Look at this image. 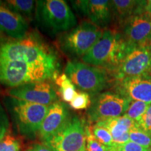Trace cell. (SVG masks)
<instances>
[{
    "label": "cell",
    "mask_w": 151,
    "mask_h": 151,
    "mask_svg": "<svg viewBox=\"0 0 151 151\" xmlns=\"http://www.w3.org/2000/svg\"><path fill=\"white\" fill-rule=\"evenodd\" d=\"M106 151H118V150H117L116 146H113V147H110V148H108Z\"/></svg>",
    "instance_id": "32"
},
{
    "label": "cell",
    "mask_w": 151,
    "mask_h": 151,
    "mask_svg": "<svg viewBox=\"0 0 151 151\" xmlns=\"http://www.w3.org/2000/svg\"><path fill=\"white\" fill-rule=\"evenodd\" d=\"M91 98L90 94L85 92H78L75 94L73 99L69 103L71 109L75 110L87 109L91 105Z\"/></svg>",
    "instance_id": "24"
},
{
    "label": "cell",
    "mask_w": 151,
    "mask_h": 151,
    "mask_svg": "<svg viewBox=\"0 0 151 151\" xmlns=\"http://www.w3.org/2000/svg\"><path fill=\"white\" fill-rule=\"evenodd\" d=\"M7 94L9 97L44 106H50L58 101L56 90L49 80L10 88L7 90Z\"/></svg>",
    "instance_id": "11"
},
{
    "label": "cell",
    "mask_w": 151,
    "mask_h": 151,
    "mask_svg": "<svg viewBox=\"0 0 151 151\" xmlns=\"http://www.w3.org/2000/svg\"><path fill=\"white\" fill-rule=\"evenodd\" d=\"M71 117L69 108L62 101H57L49 106L48 113L39 131L43 143H46L57 134Z\"/></svg>",
    "instance_id": "14"
},
{
    "label": "cell",
    "mask_w": 151,
    "mask_h": 151,
    "mask_svg": "<svg viewBox=\"0 0 151 151\" xmlns=\"http://www.w3.org/2000/svg\"><path fill=\"white\" fill-rule=\"evenodd\" d=\"M9 117L2 104L0 103V141L9 132Z\"/></svg>",
    "instance_id": "27"
},
{
    "label": "cell",
    "mask_w": 151,
    "mask_h": 151,
    "mask_svg": "<svg viewBox=\"0 0 151 151\" xmlns=\"http://www.w3.org/2000/svg\"><path fill=\"white\" fill-rule=\"evenodd\" d=\"M86 151H106L109 147H106L99 142L92 135L89 125H86Z\"/></svg>",
    "instance_id": "26"
},
{
    "label": "cell",
    "mask_w": 151,
    "mask_h": 151,
    "mask_svg": "<svg viewBox=\"0 0 151 151\" xmlns=\"http://www.w3.org/2000/svg\"><path fill=\"white\" fill-rule=\"evenodd\" d=\"M144 10L146 13L151 15V0L149 1H146L144 6Z\"/></svg>",
    "instance_id": "31"
},
{
    "label": "cell",
    "mask_w": 151,
    "mask_h": 151,
    "mask_svg": "<svg viewBox=\"0 0 151 151\" xmlns=\"http://www.w3.org/2000/svg\"><path fill=\"white\" fill-rule=\"evenodd\" d=\"M25 151H53V150L49 147L46 143H37V144L32 145L28 148Z\"/></svg>",
    "instance_id": "30"
},
{
    "label": "cell",
    "mask_w": 151,
    "mask_h": 151,
    "mask_svg": "<svg viewBox=\"0 0 151 151\" xmlns=\"http://www.w3.org/2000/svg\"><path fill=\"white\" fill-rule=\"evenodd\" d=\"M151 71V46L132 48L113 71L117 81L129 77L149 76Z\"/></svg>",
    "instance_id": "10"
},
{
    "label": "cell",
    "mask_w": 151,
    "mask_h": 151,
    "mask_svg": "<svg viewBox=\"0 0 151 151\" xmlns=\"http://www.w3.org/2000/svg\"><path fill=\"white\" fill-rule=\"evenodd\" d=\"M118 93L131 101L151 104V76L129 77L118 81Z\"/></svg>",
    "instance_id": "15"
},
{
    "label": "cell",
    "mask_w": 151,
    "mask_h": 151,
    "mask_svg": "<svg viewBox=\"0 0 151 151\" xmlns=\"http://www.w3.org/2000/svg\"><path fill=\"white\" fill-rule=\"evenodd\" d=\"M139 126L146 132L151 134V104L139 122Z\"/></svg>",
    "instance_id": "29"
},
{
    "label": "cell",
    "mask_w": 151,
    "mask_h": 151,
    "mask_svg": "<svg viewBox=\"0 0 151 151\" xmlns=\"http://www.w3.org/2000/svg\"><path fill=\"white\" fill-rule=\"evenodd\" d=\"M58 76V73L43 66L0 60V84L11 88L31 83L55 80Z\"/></svg>",
    "instance_id": "5"
},
{
    "label": "cell",
    "mask_w": 151,
    "mask_h": 151,
    "mask_svg": "<svg viewBox=\"0 0 151 151\" xmlns=\"http://www.w3.org/2000/svg\"><path fill=\"white\" fill-rule=\"evenodd\" d=\"M35 16L43 29L57 34L76 27L77 20L70 6L63 0H39Z\"/></svg>",
    "instance_id": "3"
},
{
    "label": "cell",
    "mask_w": 151,
    "mask_h": 151,
    "mask_svg": "<svg viewBox=\"0 0 151 151\" xmlns=\"http://www.w3.org/2000/svg\"><path fill=\"white\" fill-rule=\"evenodd\" d=\"M65 73L76 87L88 94L102 91L108 86L109 81L105 69L78 60L68 62Z\"/></svg>",
    "instance_id": "7"
},
{
    "label": "cell",
    "mask_w": 151,
    "mask_h": 151,
    "mask_svg": "<svg viewBox=\"0 0 151 151\" xmlns=\"http://www.w3.org/2000/svg\"><path fill=\"white\" fill-rule=\"evenodd\" d=\"M146 1L134 0H113L111 1L113 15L123 22L129 17L144 10Z\"/></svg>",
    "instance_id": "18"
},
{
    "label": "cell",
    "mask_w": 151,
    "mask_h": 151,
    "mask_svg": "<svg viewBox=\"0 0 151 151\" xmlns=\"http://www.w3.org/2000/svg\"><path fill=\"white\" fill-rule=\"evenodd\" d=\"M149 76H151V71H150V74H149Z\"/></svg>",
    "instance_id": "34"
},
{
    "label": "cell",
    "mask_w": 151,
    "mask_h": 151,
    "mask_svg": "<svg viewBox=\"0 0 151 151\" xmlns=\"http://www.w3.org/2000/svg\"><path fill=\"white\" fill-rule=\"evenodd\" d=\"M4 106L22 134L32 138L40 129L49 106L34 104L12 97L3 99Z\"/></svg>",
    "instance_id": "4"
},
{
    "label": "cell",
    "mask_w": 151,
    "mask_h": 151,
    "mask_svg": "<svg viewBox=\"0 0 151 151\" xmlns=\"http://www.w3.org/2000/svg\"><path fill=\"white\" fill-rule=\"evenodd\" d=\"M81 151H86V148L85 149V150H81Z\"/></svg>",
    "instance_id": "33"
},
{
    "label": "cell",
    "mask_w": 151,
    "mask_h": 151,
    "mask_svg": "<svg viewBox=\"0 0 151 151\" xmlns=\"http://www.w3.org/2000/svg\"><path fill=\"white\" fill-rule=\"evenodd\" d=\"M132 48L116 30L107 29L81 59L84 63L113 72Z\"/></svg>",
    "instance_id": "2"
},
{
    "label": "cell",
    "mask_w": 151,
    "mask_h": 151,
    "mask_svg": "<svg viewBox=\"0 0 151 151\" xmlns=\"http://www.w3.org/2000/svg\"><path fill=\"white\" fill-rule=\"evenodd\" d=\"M76 10L88 18V21L101 29L106 27L112 19L111 1L106 0H79L72 1Z\"/></svg>",
    "instance_id": "13"
},
{
    "label": "cell",
    "mask_w": 151,
    "mask_h": 151,
    "mask_svg": "<svg viewBox=\"0 0 151 151\" xmlns=\"http://www.w3.org/2000/svg\"><path fill=\"white\" fill-rule=\"evenodd\" d=\"M116 147L118 151H151V148H146L130 141Z\"/></svg>",
    "instance_id": "28"
},
{
    "label": "cell",
    "mask_w": 151,
    "mask_h": 151,
    "mask_svg": "<svg viewBox=\"0 0 151 151\" xmlns=\"http://www.w3.org/2000/svg\"><path fill=\"white\" fill-rule=\"evenodd\" d=\"M4 4L11 10L23 17L26 20H32L35 15L37 1L32 0H7Z\"/></svg>",
    "instance_id": "19"
},
{
    "label": "cell",
    "mask_w": 151,
    "mask_h": 151,
    "mask_svg": "<svg viewBox=\"0 0 151 151\" xmlns=\"http://www.w3.org/2000/svg\"><path fill=\"white\" fill-rule=\"evenodd\" d=\"M27 20L0 1V32L13 39H20L28 34Z\"/></svg>",
    "instance_id": "16"
},
{
    "label": "cell",
    "mask_w": 151,
    "mask_h": 151,
    "mask_svg": "<svg viewBox=\"0 0 151 151\" xmlns=\"http://www.w3.org/2000/svg\"><path fill=\"white\" fill-rule=\"evenodd\" d=\"M149 106V104L143 101H132L124 116L132 119L139 125L143 116L148 110Z\"/></svg>",
    "instance_id": "22"
},
{
    "label": "cell",
    "mask_w": 151,
    "mask_h": 151,
    "mask_svg": "<svg viewBox=\"0 0 151 151\" xmlns=\"http://www.w3.org/2000/svg\"><path fill=\"white\" fill-rule=\"evenodd\" d=\"M46 143L53 151H81L86 149V124L78 116H72L57 134Z\"/></svg>",
    "instance_id": "9"
},
{
    "label": "cell",
    "mask_w": 151,
    "mask_h": 151,
    "mask_svg": "<svg viewBox=\"0 0 151 151\" xmlns=\"http://www.w3.org/2000/svg\"><path fill=\"white\" fill-rule=\"evenodd\" d=\"M122 37L132 48L151 46V15L143 11L122 22Z\"/></svg>",
    "instance_id": "12"
},
{
    "label": "cell",
    "mask_w": 151,
    "mask_h": 151,
    "mask_svg": "<svg viewBox=\"0 0 151 151\" xmlns=\"http://www.w3.org/2000/svg\"><path fill=\"white\" fill-rule=\"evenodd\" d=\"M98 122L106 127L111 132L115 146L128 142L129 141L130 130L139 126L134 120L124 115Z\"/></svg>",
    "instance_id": "17"
},
{
    "label": "cell",
    "mask_w": 151,
    "mask_h": 151,
    "mask_svg": "<svg viewBox=\"0 0 151 151\" xmlns=\"http://www.w3.org/2000/svg\"><path fill=\"white\" fill-rule=\"evenodd\" d=\"M0 60L23 62L43 66L54 72H59L58 54L37 33H28L20 39H9L1 41Z\"/></svg>",
    "instance_id": "1"
},
{
    "label": "cell",
    "mask_w": 151,
    "mask_h": 151,
    "mask_svg": "<svg viewBox=\"0 0 151 151\" xmlns=\"http://www.w3.org/2000/svg\"><path fill=\"white\" fill-rule=\"evenodd\" d=\"M102 35L101 28L90 21H83L73 29L62 33L58 43L62 51L67 55L73 58H82Z\"/></svg>",
    "instance_id": "6"
},
{
    "label": "cell",
    "mask_w": 151,
    "mask_h": 151,
    "mask_svg": "<svg viewBox=\"0 0 151 151\" xmlns=\"http://www.w3.org/2000/svg\"><path fill=\"white\" fill-rule=\"evenodd\" d=\"M129 141L146 148H151V134L146 132L139 126L130 130Z\"/></svg>",
    "instance_id": "23"
},
{
    "label": "cell",
    "mask_w": 151,
    "mask_h": 151,
    "mask_svg": "<svg viewBox=\"0 0 151 151\" xmlns=\"http://www.w3.org/2000/svg\"><path fill=\"white\" fill-rule=\"evenodd\" d=\"M55 81L57 86L59 87V92L62 100L70 103L76 93L74 84L65 73L58 76Z\"/></svg>",
    "instance_id": "20"
},
{
    "label": "cell",
    "mask_w": 151,
    "mask_h": 151,
    "mask_svg": "<svg viewBox=\"0 0 151 151\" xmlns=\"http://www.w3.org/2000/svg\"><path fill=\"white\" fill-rule=\"evenodd\" d=\"M90 128L92 135L101 144L109 148L115 146L111 132L106 127L97 122L92 126H90Z\"/></svg>",
    "instance_id": "21"
},
{
    "label": "cell",
    "mask_w": 151,
    "mask_h": 151,
    "mask_svg": "<svg viewBox=\"0 0 151 151\" xmlns=\"http://www.w3.org/2000/svg\"><path fill=\"white\" fill-rule=\"evenodd\" d=\"M20 142L9 132L0 141V151H20Z\"/></svg>",
    "instance_id": "25"
},
{
    "label": "cell",
    "mask_w": 151,
    "mask_h": 151,
    "mask_svg": "<svg viewBox=\"0 0 151 151\" xmlns=\"http://www.w3.org/2000/svg\"><path fill=\"white\" fill-rule=\"evenodd\" d=\"M132 101L118 92H105L92 99L91 105L87 111L90 122L97 123L109 118L123 116Z\"/></svg>",
    "instance_id": "8"
}]
</instances>
